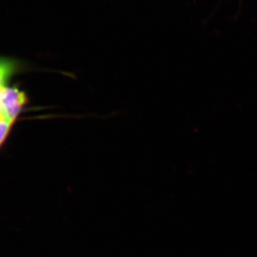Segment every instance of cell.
Listing matches in <instances>:
<instances>
[{"label":"cell","instance_id":"6da1fadb","mask_svg":"<svg viewBox=\"0 0 257 257\" xmlns=\"http://www.w3.org/2000/svg\"><path fill=\"white\" fill-rule=\"evenodd\" d=\"M29 103L26 92L14 86L6 87L0 95V108L10 119L17 121L20 113Z\"/></svg>","mask_w":257,"mask_h":257},{"label":"cell","instance_id":"7a4b0ae2","mask_svg":"<svg viewBox=\"0 0 257 257\" xmlns=\"http://www.w3.org/2000/svg\"><path fill=\"white\" fill-rule=\"evenodd\" d=\"M22 68L20 61L14 58L0 57V95L9 87L10 80Z\"/></svg>","mask_w":257,"mask_h":257},{"label":"cell","instance_id":"3957f363","mask_svg":"<svg viewBox=\"0 0 257 257\" xmlns=\"http://www.w3.org/2000/svg\"><path fill=\"white\" fill-rule=\"evenodd\" d=\"M16 121L10 119L0 108V148L5 145L9 139Z\"/></svg>","mask_w":257,"mask_h":257}]
</instances>
